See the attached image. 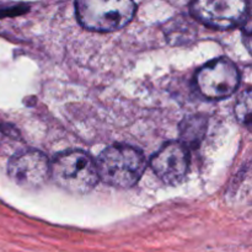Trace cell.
Segmentation results:
<instances>
[{
	"label": "cell",
	"mask_w": 252,
	"mask_h": 252,
	"mask_svg": "<svg viewBox=\"0 0 252 252\" xmlns=\"http://www.w3.org/2000/svg\"><path fill=\"white\" fill-rule=\"evenodd\" d=\"M95 164L98 179L117 189H130L137 185L147 166L144 154L125 144L108 147L98 155Z\"/></svg>",
	"instance_id": "6da1fadb"
},
{
	"label": "cell",
	"mask_w": 252,
	"mask_h": 252,
	"mask_svg": "<svg viewBox=\"0 0 252 252\" xmlns=\"http://www.w3.org/2000/svg\"><path fill=\"white\" fill-rule=\"evenodd\" d=\"M51 177L61 189L74 194L89 193L100 180L95 161L80 150L57 155L51 162Z\"/></svg>",
	"instance_id": "7a4b0ae2"
},
{
	"label": "cell",
	"mask_w": 252,
	"mask_h": 252,
	"mask_svg": "<svg viewBox=\"0 0 252 252\" xmlns=\"http://www.w3.org/2000/svg\"><path fill=\"white\" fill-rule=\"evenodd\" d=\"M78 21L85 29L111 32L125 27L135 14V4L128 0H80L75 2Z\"/></svg>",
	"instance_id": "3957f363"
},
{
	"label": "cell",
	"mask_w": 252,
	"mask_h": 252,
	"mask_svg": "<svg viewBox=\"0 0 252 252\" xmlns=\"http://www.w3.org/2000/svg\"><path fill=\"white\" fill-rule=\"evenodd\" d=\"M240 84V73L228 58L208 62L196 74L199 93L208 100H223L235 93Z\"/></svg>",
	"instance_id": "277c9868"
},
{
	"label": "cell",
	"mask_w": 252,
	"mask_h": 252,
	"mask_svg": "<svg viewBox=\"0 0 252 252\" xmlns=\"http://www.w3.org/2000/svg\"><path fill=\"white\" fill-rule=\"evenodd\" d=\"M191 12L207 26L228 30L245 21L248 4L241 0H199L192 2Z\"/></svg>",
	"instance_id": "5b68a950"
},
{
	"label": "cell",
	"mask_w": 252,
	"mask_h": 252,
	"mask_svg": "<svg viewBox=\"0 0 252 252\" xmlns=\"http://www.w3.org/2000/svg\"><path fill=\"white\" fill-rule=\"evenodd\" d=\"M7 174L19 186L37 189L51 177V162L38 150H22L12 155L7 164Z\"/></svg>",
	"instance_id": "8992f818"
},
{
	"label": "cell",
	"mask_w": 252,
	"mask_h": 252,
	"mask_svg": "<svg viewBox=\"0 0 252 252\" xmlns=\"http://www.w3.org/2000/svg\"><path fill=\"white\" fill-rule=\"evenodd\" d=\"M150 164L161 181L167 185H177L189 171V149L180 142H169L153 155Z\"/></svg>",
	"instance_id": "52a82bcc"
},
{
	"label": "cell",
	"mask_w": 252,
	"mask_h": 252,
	"mask_svg": "<svg viewBox=\"0 0 252 252\" xmlns=\"http://www.w3.org/2000/svg\"><path fill=\"white\" fill-rule=\"evenodd\" d=\"M207 130V118L203 116L186 117L180 126L181 142L185 147L197 148L201 144Z\"/></svg>",
	"instance_id": "ba28073f"
},
{
	"label": "cell",
	"mask_w": 252,
	"mask_h": 252,
	"mask_svg": "<svg viewBox=\"0 0 252 252\" xmlns=\"http://www.w3.org/2000/svg\"><path fill=\"white\" fill-rule=\"evenodd\" d=\"M165 32L172 44H182L194 38L196 29L186 17H181V19H172L165 27Z\"/></svg>",
	"instance_id": "9c48e42d"
},
{
	"label": "cell",
	"mask_w": 252,
	"mask_h": 252,
	"mask_svg": "<svg viewBox=\"0 0 252 252\" xmlns=\"http://www.w3.org/2000/svg\"><path fill=\"white\" fill-rule=\"evenodd\" d=\"M235 115L244 125H250L251 122V90L246 89L239 97L235 106Z\"/></svg>",
	"instance_id": "30bf717a"
}]
</instances>
